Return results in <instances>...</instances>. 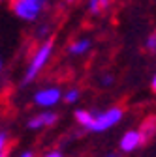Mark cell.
<instances>
[{"mask_svg":"<svg viewBox=\"0 0 156 157\" xmlns=\"http://www.w3.org/2000/svg\"><path fill=\"white\" fill-rule=\"evenodd\" d=\"M43 157H64V155H62V151H58V150H53V151L45 153Z\"/></svg>","mask_w":156,"mask_h":157,"instance_id":"cell-14","label":"cell"},{"mask_svg":"<svg viewBox=\"0 0 156 157\" xmlns=\"http://www.w3.org/2000/svg\"><path fill=\"white\" fill-rule=\"evenodd\" d=\"M0 71H2V58H0Z\"/></svg>","mask_w":156,"mask_h":157,"instance_id":"cell-20","label":"cell"},{"mask_svg":"<svg viewBox=\"0 0 156 157\" xmlns=\"http://www.w3.org/2000/svg\"><path fill=\"white\" fill-rule=\"evenodd\" d=\"M145 140H147V139H145V135H143L141 129H130V131L124 133V136L121 139L119 146H121V150H122L124 153H130V151H133V150H138L139 146H143Z\"/></svg>","mask_w":156,"mask_h":157,"instance_id":"cell-5","label":"cell"},{"mask_svg":"<svg viewBox=\"0 0 156 157\" xmlns=\"http://www.w3.org/2000/svg\"><path fill=\"white\" fill-rule=\"evenodd\" d=\"M122 116H124L122 107H109L107 110L96 114L94 124L90 125V129H88V131H92V133H102V131H107V129H111V127H115L117 124H119V122L122 120Z\"/></svg>","mask_w":156,"mask_h":157,"instance_id":"cell-2","label":"cell"},{"mask_svg":"<svg viewBox=\"0 0 156 157\" xmlns=\"http://www.w3.org/2000/svg\"><path fill=\"white\" fill-rule=\"evenodd\" d=\"M141 131L145 135V139H150V136L156 133V116H149L147 118V120L143 122V125H141Z\"/></svg>","mask_w":156,"mask_h":157,"instance_id":"cell-9","label":"cell"},{"mask_svg":"<svg viewBox=\"0 0 156 157\" xmlns=\"http://www.w3.org/2000/svg\"><path fill=\"white\" fill-rule=\"evenodd\" d=\"M111 82H113V77H111V75H104L102 84H105V86H107V84H111Z\"/></svg>","mask_w":156,"mask_h":157,"instance_id":"cell-15","label":"cell"},{"mask_svg":"<svg viewBox=\"0 0 156 157\" xmlns=\"http://www.w3.org/2000/svg\"><path fill=\"white\" fill-rule=\"evenodd\" d=\"M66 2H68V4H72V2H75V0H66Z\"/></svg>","mask_w":156,"mask_h":157,"instance_id":"cell-21","label":"cell"},{"mask_svg":"<svg viewBox=\"0 0 156 157\" xmlns=\"http://www.w3.org/2000/svg\"><path fill=\"white\" fill-rule=\"evenodd\" d=\"M19 157H34V151H32V150H25Z\"/></svg>","mask_w":156,"mask_h":157,"instance_id":"cell-16","label":"cell"},{"mask_svg":"<svg viewBox=\"0 0 156 157\" xmlns=\"http://www.w3.org/2000/svg\"><path fill=\"white\" fill-rule=\"evenodd\" d=\"M55 122H56V114L51 112V110H47V112H40V114L32 116L30 120H28V124H27V127L28 129H43V127L53 125Z\"/></svg>","mask_w":156,"mask_h":157,"instance_id":"cell-6","label":"cell"},{"mask_svg":"<svg viewBox=\"0 0 156 157\" xmlns=\"http://www.w3.org/2000/svg\"><path fill=\"white\" fill-rule=\"evenodd\" d=\"M79 95H81V94H79V90H77V88H70V90L64 94V101H66V103H75L77 99H79Z\"/></svg>","mask_w":156,"mask_h":157,"instance_id":"cell-10","label":"cell"},{"mask_svg":"<svg viewBox=\"0 0 156 157\" xmlns=\"http://www.w3.org/2000/svg\"><path fill=\"white\" fill-rule=\"evenodd\" d=\"M53 49H55V43L49 39V41L42 43L40 47L34 51V54L30 58V64H28V67L25 71V77H23V84H30L34 78L38 77V73L47 66V62L51 60V56H53Z\"/></svg>","mask_w":156,"mask_h":157,"instance_id":"cell-1","label":"cell"},{"mask_svg":"<svg viewBox=\"0 0 156 157\" xmlns=\"http://www.w3.org/2000/svg\"><path fill=\"white\" fill-rule=\"evenodd\" d=\"M94 118H96V114H92L90 110H85V109L75 110V120H77V124L83 125L87 131H88V129H90V125L94 124Z\"/></svg>","mask_w":156,"mask_h":157,"instance_id":"cell-8","label":"cell"},{"mask_svg":"<svg viewBox=\"0 0 156 157\" xmlns=\"http://www.w3.org/2000/svg\"><path fill=\"white\" fill-rule=\"evenodd\" d=\"M100 2H102V8L105 10V8H109V2H111V0H100Z\"/></svg>","mask_w":156,"mask_h":157,"instance_id":"cell-18","label":"cell"},{"mask_svg":"<svg viewBox=\"0 0 156 157\" xmlns=\"http://www.w3.org/2000/svg\"><path fill=\"white\" fill-rule=\"evenodd\" d=\"M88 11H90L92 15H98L100 11H104L102 2H100V0H88Z\"/></svg>","mask_w":156,"mask_h":157,"instance_id":"cell-12","label":"cell"},{"mask_svg":"<svg viewBox=\"0 0 156 157\" xmlns=\"http://www.w3.org/2000/svg\"><path fill=\"white\" fill-rule=\"evenodd\" d=\"M90 47H92V41L88 37H79V39H75V41H72V45L68 47V52L73 54V56H81V54L88 52Z\"/></svg>","mask_w":156,"mask_h":157,"instance_id":"cell-7","label":"cell"},{"mask_svg":"<svg viewBox=\"0 0 156 157\" xmlns=\"http://www.w3.org/2000/svg\"><path fill=\"white\" fill-rule=\"evenodd\" d=\"M60 97H62V92H60L58 86H45L42 90H38L32 99H34V103L38 107L51 109V107H55L58 101H60Z\"/></svg>","mask_w":156,"mask_h":157,"instance_id":"cell-4","label":"cell"},{"mask_svg":"<svg viewBox=\"0 0 156 157\" xmlns=\"http://www.w3.org/2000/svg\"><path fill=\"white\" fill-rule=\"evenodd\" d=\"M145 47H147L149 51H156V34H150V36L147 37Z\"/></svg>","mask_w":156,"mask_h":157,"instance_id":"cell-13","label":"cell"},{"mask_svg":"<svg viewBox=\"0 0 156 157\" xmlns=\"http://www.w3.org/2000/svg\"><path fill=\"white\" fill-rule=\"evenodd\" d=\"M8 142H10V139H8V133H6V131H0V157H2V155H6Z\"/></svg>","mask_w":156,"mask_h":157,"instance_id":"cell-11","label":"cell"},{"mask_svg":"<svg viewBox=\"0 0 156 157\" xmlns=\"http://www.w3.org/2000/svg\"><path fill=\"white\" fill-rule=\"evenodd\" d=\"M45 2L47 0H13L11 10L19 19H23V21H34V19H38V15L42 13Z\"/></svg>","mask_w":156,"mask_h":157,"instance_id":"cell-3","label":"cell"},{"mask_svg":"<svg viewBox=\"0 0 156 157\" xmlns=\"http://www.w3.org/2000/svg\"><path fill=\"white\" fill-rule=\"evenodd\" d=\"M105 157H119L117 153H109V155H105Z\"/></svg>","mask_w":156,"mask_h":157,"instance_id":"cell-19","label":"cell"},{"mask_svg":"<svg viewBox=\"0 0 156 157\" xmlns=\"http://www.w3.org/2000/svg\"><path fill=\"white\" fill-rule=\"evenodd\" d=\"M2 157H6V155H2Z\"/></svg>","mask_w":156,"mask_h":157,"instance_id":"cell-22","label":"cell"},{"mask_svg":"<svg viewBox=\"0 0 156 157\" xmlns=\"http://www.w3.org/2000/svg\"><path fill=\"white\" fill-rule=\"evenodd\" d=\"M150 88H152V92L156 94V73H154V77H152V81H150Z\"/></svg>","mask_w":156,"mask_h":157,"instance_id":"cell-17","label":"cell"}]
</instances>
